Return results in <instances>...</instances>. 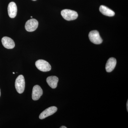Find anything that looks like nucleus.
Segmentation results:
<instances>
[{"mask_svg": "<svg viewBox=\"0 0 128 128\" xmlns=\"http://www.w3.org/2000/svg\"><path fill=\"white\" fill-rule=\"evenodd\" d=\"M60 128H66V126H61V127H60Z\"/></svg>", "mask_w": 128, "mask_h": 128, "instance_id": "nucleus-14", "label": "nucleus"}, {"mask_svg": "<svg viewBox=\"0 0 128 128\" xmlns=\"http://www.w3.org/2000/svg\"><path fill=\"white\" fill-rule=\"evenodd\" d=\"M116 62V60L115 58L111 57L108 59L105 66L106 71L108 72H112L115 68Z\"/></svg>", "mask_w": 128, "mask_h": 128, "instance_id": "nucleus-10", "label": "nucleus"}, {"mask_svg": "<svg viewBox=\"0 0 128 128\" xmlns=\"http://www.w3.org/2000/svg\"><path fill=\"white\" fill-rule=\"evenodd\" d=\"M61 14L63 18L67 21L75 20L78 17V14L76 12L70 9L62 10L61 12Z\"/></svg>", "mask_w": 128, "mask_h": 128, "instance_id": "nucleus-1", "label": "nucleus"}, {"mask_svg": "<svg viewBox=\"0 0 128 128\" xmlns=\"http://www.w3.org/2000/svg\"><path fill=\"white\" fill-rule=\"evenodd\" d=\"M89 37L90 41L95 44H100L102 42V40L97 30L91 31L89 32Z\"/></svg>", "mask_w": 128, "mask_h": 128, "instance_id": "nucleus-4", "label": "nucleus"}, {"mask_svg": "<svg viewBox=\"0 0 128 128\" xmlns=\"http://www.w3.org/2000/svg\"><path fill=\"white\" fill-rule=\"evenodd\" d=\"M13 74H15V73H14V72H13Z\"/></svg>", "mask_w": 128, "mask_h": 128, "instance_id": "nucleus-18", "label": "nucleus"}, {"mask_svg": "<svg viewBox=\"0 0 128 128\" xmlns=\"http://www.w3.org/2000/svg\"><path fill=\"white\" fill-rule=\"evenodd\" d=\"M57 108L54 106L48 108L41 112L39 118L40 119H44L47 117L55 113L56 112H57Z\"/></svg>", "mask_w": 128, "mask_h": 128, "instance_id": "nucleus-6", "label": "nucleus"}, {"mask_svg": "<svg viewBox=\"0 0 128 128\" xmlns=\"http://www.w3.org/2000/svg\"><path fill=\"white\" fill-rule=\"evenodd\" d=\"M8 15L10 18L16 17L17 13V7L16 3L11 2L9 3L8 8Z\"/></svg>", "mask_w": 128, "mask_h": 128, "instance_id": "nucleus-9", "label": "nucleus"}, {"mask_svg": "<svg viewBox=\"0 0 128 128\" xmlns=\"http://www.w3.org/2000/svg\"><path fill=\"white\" fill-rule=\"evenodd\" d=\"M38 25V22L36 19L32 18L26 22L25 28L28 32H32L37 29Z\"/></svg>", "mask_w": 128, "mask_h": 128, "instance_id": "nucleus-5", "label": "nucleus"}, {"mask_svg": "<svg viewBox=\"0 0 128 128\" xmlns=\"http://www.w3.org/2000/svg\"><path fill=\"white\" fill-rule=\"evenodd\" d=\"M15 87L17 92L19 94L23 93L25 90V80L24 77L22 75H19L16 79Z\"/></svg>", "mask_w": 128, "mask_h": 128, "instance_id": "nucleus-2", "label": "nucleus"}, {"mask_svg": "<svg viewBox=\"0 0 128 128\" xmlns=\"http://www.w3.org/2000/svg\"><path fill=\"white\" fill-rule=\"evenodd\" d=\"M35 65L37 68L44 72L50 71L51 69V66L48 62L42 60H39L36 61Z\"/></svg>", "mask_w": 128, "mask_h": 128, "instance_id": "nucleus-3", "label": "nucleus"}, {"mask_svg": "<svg viewBox=\"0 0 128 128\" xmlns=\"http://www.w3.org/2000/svg\"><path fill=\"white\" fill-rule=\"evenodd\" d=\"M31 18H32V16H31Z\"/></svg>", "mask_w": 128, "mask_h": 128, "instance_id": "nucleus-17", "label": "nucleus"}, {"mask_svg": "<svg viewBox=\"0 0 128 128\" xmlns=\"http://www.w3.org/2000/svg\"><path fill=\"white\" fill-rule=\"evenodd\" d=\"M1 41L2 45L6 48L11 49L15 47V44L14 41L9 37H3Z\"/></svg>", "mask_w": 128, "mask_h": 128, "instance_id": "nucleus-8", "label": "nucleus"}, {"mask_svg": "<svg viewBox=\"0 0 128 128\" xmlns=\"http://www.w3.org/2000/svg\"><path fill=\"white\" fill-rule=\"evenodd\" d=\"M43 94V90L38 85L34 86L32 92V98L34 100H38Z\"/></svg>", "mask_w": 128, "mask_h": 128, "instance_id": "nucleus-7", "label": "nucleus"}, {"mask_svg": "<svg viewBox=\"0 0 128 128\" xmlns=\"http://www.w3.org/2000/svg\"><path fill=\"white\" fill-rule=\"evenodd\" d=\"M99 10L103 15L108 16H113L115 15V13L109 8L104 6H101L99 8Z\"/></svg>", "mask_w": 128, "mask_h": 128, "instance_id": "nucleus-12", "label": "nucleus"}, {"mask_svg": "<svg viewBox=\"0 0 128 128\" xmlns=\"http://www.w3.org/2000/svg\"><path fill=\"white\" fill-rule=\"evenodd\" d=\"M46 82L51 88L55 89L57 87L58 78L55 76H51L47 78Z\"/></svg>", "mask_w": 128, "mask_h": 128, "instance_id": "nucleus-11", "label": "nucleus"}, {"mask_svg": "<svg viewBox=\"0 0 128 128\" xmlns=\"http://www.w3.org/2000/svg\"><path fill=\"white\" fill-rule=\"evenodd\" d=\"M126 105H127V111H128V102H127V104H126Z\"/></svg>", "mask_w": 128, "mask_h": 128, "instance_id": "nucleus-13", "label": "nucleus"}, {"mask_svg": "<svg viewBox=\"0 0 128 128\" xmlns=\"http://www.w3.org/2000/svg\"><path fill=\"white\" fill-rule=\"evenodd\" d=\"M32 0L36 1V0Z\"/></svg>", "mask_w": 128, "mask_h": 128, "instance_id": "nucleus-16", "label": "nucleus"}, {"mask_svg": "<svg viewBox=\"0 0 128 128\" xmlns=\"http://www.w3.org/2000/svg\"><path fill=\"white\" fill-rule=\"evenodd\" d=\"M1 92H0V96Z\"/></svg>", "mask_w": 128, "mask_h": 128, "instance_id": "nucleus-15", "label": "nucleus"}]
</instances>
